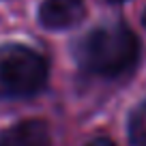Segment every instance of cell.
<instances>
[{
  "label": "cell",
  "mask_w": 146,
  "mask_h": 146,
  "mask_svg": "<svg viewBox=\"0 0 146 146\" xmlns=\"http://www.w3.org/2000/svg\"><path fill=\"white\" fill-rule=\"evenodd\" d=\"M0 146H52L50 127L39 118L15 123L0 133Z\"/></svg>",
  "instance_id": "277c9868"
},
{
  "label": "cell",
  "mask_w": 146,
  "mask_h": 146,
  "mask_svg": "<svg viewBox=\"0 0 146 146\" xmlns=\"http://www.w3.org/2000/svg\"><path fill=\"white\" fill-rule=\"evenodd\" d=\"M75 62L80 69L101 78H118L135 64L140 56V43L129 28L114 24L90 30L78 41Z\"/></svg>",
  "instance_id": "6da1fadb"
},
{
  "label": "cell",
  "mask_w": 146,
  "mask_h": 146,
  "mask_svg": "<svg viewBox=\"0 0 146 146\" xmlns=\"http://www.w3.org/2000/svg\"><path fill=\"white\" fill-rule=\"evenodd\" d=\"M129 140L133 146H146V101L140 103L129 116Z\"/></svg>",
  "instance_id": "5b68a950"
},
{
  "label": "cell",
  "mask_w": 146,
  "mask_h": 146,
  "mask_svg": "<svg viewBox=\"0 0 146 146\" xmlns=\"http://www.w3.org/2000/svg\"><path fill=\"white\" fill-rule=\"evenodd\" d=\"M142 24L146 26V9H144V13H142Z\"/></svg>",
  "instance_id": "52a82bcc"
},
{
  "label": "cell",
  "mask_w": 146,
  "mask_h": 146,
  "mask_svg": "<svg viewBox=\"0 0 146 146\" xmlns=\"http://www.w3.org/2000/svg\"><path fill=\"white\" fill-rule=\"evenodd\" d=\"M47 82V60L19 43L0 45V99H26Z\"/></svg>",
  "instance_id": "7a4b0ae2"
},
{
  "label": "cell",
  "mask_w": 146,
  "mask_h": 146,
  "mask_svg": "<svg viewBox=\"0 0 146 146\" xmlns=\"http://www.w3.org/2000/svg\"><path fill=\"white\" fill-rule=\"evenodd\" d=\"M86 146H116L112 140H108V137H97V140H92V142H88Z\"/></svg>",
  "instance_id": "8992f818"
},
{
  "label": "cell",
  "mask_w": 146,
  "mask_h": 146,
  "mask_svg": "<svg viewBox=\"0 0 146 146\" xmlns=\"http://www.w3.org/2000/svg\"><path fill=\"white\" fill-rule=\"evenodd\" d=\"M84 0H43L39 7V22L50 30H67L82 22Z\"/></svg>",
  "instance_id": "3957f363"
},
{
  "label": "cell",
  "mask_w": 146,
  "mask_h": 146,
  "mask_svg": "<svg viewBox=\"0 0 146 146\" xmlns=\"http://www.w3.org/2000/svg\"><path fill=\"white\" fill-rule=\"evenodd\" d=\"M110 2H123V0H110Z\"/></svg>",
  "instance_id": "ba28073f"
}]
</instances>
